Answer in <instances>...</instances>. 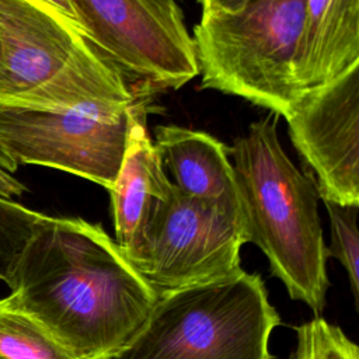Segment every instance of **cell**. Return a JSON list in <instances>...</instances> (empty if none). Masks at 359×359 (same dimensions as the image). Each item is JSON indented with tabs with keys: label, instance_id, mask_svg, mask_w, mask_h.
Wrapping results in <instances>:
<instances>
[{
	"label": "cell",
	"instance_id": "obj_1",
	"mask_svg": "<svg viewBox=\"0 0 359 359\" xmlns=\"http://www.w3.org/2000/svg\"><path fill=\"white\" fill-rule=\"evenodd\" d=\"M8 300L77 359H109L137 332L158 293L101 224L43 215L7 285Z\"/></svg>",
	"mask_w": 359,
	"mask_h": 359
},
{
	"label": "cell",
	"instance_id": "obj_2",
	"mask_svg": "<svg viewBox=\"0 0 359 359\" xmlns=\"http://www.w3.org/2000/svg\"><path fill=\"white\" fill-rule=\"evenodd\" d=\"M279 115L250 123L229 147L247 240L265 254L271 275L293 300L320 316L327 299V247L318 216V192L283 150Z\"/></svg>",
	"mask_w": 359,
	"mask_h": 359
},
{
	"label": "cell",
	"instance_id": "obj_3",
	"mask_svg": "<svg viewBox=\"0 0 359 359\" xmlns=\"http://www.w3.org/2000/svg\"><path fill=\"white\" fill-rule=\"evenodd\" d=\"M0 107H130L137 94L83 29L43 0H0Z\"/></svg>",
	"mask_w": 359,
	"mask_h": 359
},
{
	"label": "cell",
	"instance_id": "obj_4",
	"mask_svg": "<svg viewBox=\"0 0 359 359\" xmlns=\"http://www.w3.org/2000/svg\"><path fill=\"white\" fill-rule=\"evenodd\" d=\"M280 317L258 273L244 269L158 294L130 341L109 359H272Z\"/></svg>",
	"mask_w": 359,
	"mask_h": 359
},
{
	"label": "cell",
	"instance_id": "obj_5",
	"mask_svg": "<svg viewBox=\"0 0 359 359\" xmlns=\"http://www.w3.org/2000/svg\"><path fill=\"white\" fill-rule=\"evenodd\" d=\"M304 1L247 0L234 11H202L192 35L202 88L285 116L302 94Z\"/></svg>",
	"mask_w": 359,
	"mask_h": 359
},
{
	"label": "cell",
	"instance_id": "obj_6",
	"mask_svg": "<svg viewBox=\"0 0 359 359\" xmlns=\"http://www.w3.org/2000/svg\"><path fill=\"white\" fill-rule=\"evenodd\" d=\"M245 243L237 195L201 199L172 184L132 264L160 294L241 271L240 250Z\"/></svg>",
	"mask_w": 359,
	"mask_h": 359
},
{
	"label": "cell",
	"instance_id": "obj_7",
	"mask_svg": "<svg viewBox=\"0 0 359 359\" xmlns=\"http://www.w3.org/2000/svg\"><path fill=\"white\" fill-rule=\"evenodd\" d=\"M86 36L137 95L178 90L199 76L195 46L175 0H69Z\"/></svg>",
	"mask_w": 359,
	"mask_h": 359
},
{
	"label": "cell",
	"instance_id": "obj_8",
	"mask_svg": "<svg viewBox=\"0 0 359 359\" xmlns=\"http://www.w3.org/2000/svg\"><path fill=\"white\" fill-rule=\"evenodd\" d=\"M137 102L63 109L0 107V142L17 165L62 170L108 189L119 171Z\"/></svg>",
	"mask_w": 359,
	"mask_h": 359
},
{
	"label": "cell",
	"instance_id": "obj_9",
	"mask_svg": "<svg viewBox=\"0 0 359 359\" xmlns=\"http://www.w3.org/2000/svg\"><path fill=\"white\" fill-rule=\"evenodd\" d=\"M283 118L320 199L359 206V63L302 91Z\"/></svg>",
	"mask_w": 359,
	"mask_h": 359
},
{
	"label": "cell",
	"instance_id": "obj_10",
	"mask_svg": "<svg viewBox=\"0 0 359 359\" xmlns=\"http://www.w3.org/2000/svg\"><path fill=\"white\" fill-rule=\"evenodd\" d=\"M143 98L133 111L125 154L116 178L108 188L114 240L130 262L139 255L154 212L172 185L147 132V104Z\"/></svg>",
	"mask_w": 359,
	"mask_h": 359
},
{
	"label": "cell",
	"instance_id": "obj_11",
	"mask_svg": "<svg viewBox=\"0 0 359 359\" xmlns=\"http://www.w3.org/2000/svg\"><path fill=\"white\" fill-rule=\"evenodd\" d=\"M359 63V0H306L296 79L324 86Z\"/></svg>",
	"mask_w": 359,
	"mask_h": 359
},
{
	"label": "cell",
	"instance_id": "obj_12",
	"mask_svg": "<svg viewBox=\"0 0 359 359\" xmlns=\"http://www.w3.org/2000/svg\"><path fill=\"white\" fill-rule=\"evenodd\" d=\"M174 185L185 195L219 199L237 195L229 147L217 137L178 125H157L153 140Z\"/></svg>",
	"mask_w": 359,
	"mask_h": 359
},
{
	"label": "cell",
	"instance_id": "obj_13",
	"mask_svg": "<svg viewBox=\"0 0 359 359\" xmlns=\"http://www.w3.org/2000/svg\"><path fill=\"white\" fill-rule=\"evenodd\" d=\"M0 359H77L43 325L0 299Z\"/></svg>",
	"mask_w": 359,
	"mask_h": 359
},
{
	"label": "cell",
	"instance_id": "obj_14",
	"mask_svg": "<svg viewBox=\"0 0 359 359\" xmlns=\"http://www.w3.org/2000/svg\"><path fill=\"white\" fill-rule=\"evenodd\" d=\"M328 212L331 243L327 247L328 258L338 259L348 273L349 287L355 303H359V206L339 205L323 201Z\"/></svg>",
	"mask_w": 359,
	"mask_h": 359
},
{
	"label": "cell",
	"instance_id": "obj_15",
	"mask_svg": "<svg viewBox=\"0 0 359 359\" xmlns=\"http://www.w3.org/2000/svg\"><path fill=\"white\" fill-rule=\"evenodd\" d=\"M292 359H359V348L345 332L321 316L294 327Z\"/></svg>",
	"mask_w": 359,
	"mask_h": 359
},
{
	"label": "cell",
	"instance_id": "obj_16",
	"mask_svg": "<svg viewBox=\"0 0 359 359\" xmlns=\"http://www.w3.org/2000/svg\"><path fill=\"white\" fill-rule=\"evenodd\" d=\"M43 213L0 196V280L10 283L20 254Z\"/></svg>",
	"mask_w": 359,
	"mask_h": 359
},
{
	"label": "cell",
	"instance_id": "obj_17",
	"mask_svg": "<svg viewBox=\"0 0 359 359\" xmlns=\"http://www.w3.org/2000/svg\"><path fill=\"white\" fill-rule=\"evenodd\" d=\"M27 191V187L18 181L11 172L0 168V196L11 199L20 196Z\"/></svg>",
	"mask_w": 359,
	"mask_h": 359
},
{
	"label": "cell",
	"instance_id": "obj_18",
	"mask_svg": "<svg viewBox=\"0 0 359 359\" xmlns=\"http://www.w3.org/2000/svg\"><path fill=\"white\" fill-rule=\"evenodd\" d=\"M202 11H234L240 8L247 0H198Z\"/></svg>",
	"mask_w": 359,
	"mask_h": 359
},
{
	"label": "cell",
	"instance_id": "obj_19",
	"mask_svg": "<svg viewBox=\"0 0 359 359\" xmlns=\"http://www.w3.org/2000/svg\"><path fill=\"white\" fill-rule=\"evenodd\" d=\"M46 1L48 4H50L53 8H56L59 13H62L63 15H66L67 18H70L73 22H76L79 25V21L76 18V14L69 3V0H43ZM80 27V25H79Z\"/></svg>",
	"mask_w": 359,
	"mask_h": 359
},
{
	"label": "cell",
	"instance_id": "obj_20",
	"mask_svg": "<svg viewBox=\"0 0 359 359\" xmlns=\"http://www.w3.org/2000/svg\"><path fill=\"white\" fill-rule=\"evenodd\" d=\"M0 168L14 174V171L18 168L17 163L10 157V154L6 151V149L3 147L1 142H0Z\"/></svg>",
	"mask_w": 359,
	"mask_h": 359
},
{
	"label": "cell",
	"instance_id": "obj_21",
	"mask_svg": "<svg viewBox=\"0 0 359 359\" xmlns=\"http://www.w3.org/2000/svg\"><path fill=\"white\" fill-rule=\"evenodd\" d=\"M0 65H1V48H0Z\"/></svg>",
	"mask_w": 359,
	"mask_h": 359
}]
</instances>
